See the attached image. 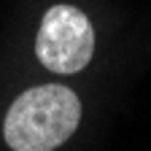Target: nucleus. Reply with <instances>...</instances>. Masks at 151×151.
I'll list each match as a JSON object with an SVG mask.
<instances>
[{"label": "nucleus", "instance_id": "nucleus-1", "mask_svg": "<svg viewBox=\"0 0 151 151\" xmlns=\"http://www.w3.org/2000/svg\"><path fill=\"white\" fill-rule=\"evenodd\" d=\"M81 122L78 94L62 84L32 86L14 100L3 122V138L14 151H51Z\"/></svg>", "mask_w": 151, "mask_h": 151}, {"label": "nucleus", "instance_id": "nucleus-2", "mask_svg": "<svg viewBox=\"0 0 151 151\" xmlns=\"http://www.w3.org/2000/svg\"><path fill=\"white\" fill-rule=\"evenodd\" d=\"M35 54L51 73H78L94 54V30L84 11L76 6H51L41 19L35 38Z\"/></svg>", "mask_w": 151, "mask_h": 151}]
</instances>
